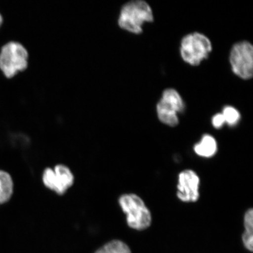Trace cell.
Returning <instances> with one entry per match:
<instances>
[{"label": "cell", "mask_w": 253, "mask_h": 253, "mask_svg": "<svg viewBox=\"0 0 253 253\" xmlns=\"http://www.w3.org/2000/svg\"><path fill=\"white\" fill-rule=\"evenodd\" d=\"M153 21V12L149 4L142 0H135L123 6L118 24L122 29L138 34L142 33L144 23Z\"/></svg>", "instance_id": "6da1fadb"}, {"label": "cell", "mask_w": 253, "mask_h": 253, "mask_svg": "<svg viewBox=\"0 0 253 253\" xmlns=\"http://www.w3.org/2000/svg\"><path fill=\"white\" fill-rule=\"evenodd\" d=\"M120 207L126 215V222L131 228L142 230L151 223V214L144 202L137 195L125 194L119 200Z\"/></svg>", "instance_id": "7a4b0ae2"}, {"label": "cell", "mask_w": 253, "mask_h": 253, "mask_svg": "<svg viewBox=\"0 0 253 253\" xmlns=\"http://www.w3.org/2000/svg\"><path fill=\"white\" fill-rule=\"evenodd\" d=\"M28 53L20 43L9 42L2 47L0 53V69L7 78L28 67Z\"/></svg>", "instance_id": "3957f363"}, {"label": "cell", "mask_w": 253, "mask_h": 253, "mask_svg": "<svg viewBox=\"0 0 253 253\" xmlns=\"http://www.w3.org/2000/svg\"><path fill=\"white\" fill-rule=\"evenodd\" d=\"M211 49L210 39L204 34L195 33L183 38L180 51L183 61L192 66H198L208 58Z\"/></svg>", "instance_id": "277c9868"}, {"label": "cell", "mask_w": 253, "mask_h": 253, "mask_svg": "<svg viewBox=\"0 0 253 253\" xmlns=\"http://www.w3.org/2000/svg\"><path fill=\"white\" fill-rule=\"evenodd\" d=\"M185 109L184 103L178 91L173 88L164 91L162 98L157 106L158 119L166 125L175 126L178 125V113Z\"/></svg>", "instance_id": "5b68a950"}, {"label": "cell", "mask_w": 253, "mask_h": 253, "mask_svg": "<svg viewBox=\"0 0 253 253\" xmlns=\"http://www.w3.org/2000/svg\"><path fill=\"white\" fill-rule=\"evenodd\" d=\"M232 71L239 77L249 80L253 75V47L248 41L237 42L230 54Z\"/></svg>", "instance_id": "8992f818"}, {"label": "cell", "mask_w": 253, "mask_h": 253, "mask_svg": "<svg viewBox=\"0 0 253 253\" xmlns=\"http://www.w3.org/2000/svg\"><path fill=\"white\" fill-rule=\"evenodd\" d=\"M42 181L46 187L63 195L74 184V176L68 167L59 164L54 169H46L43 173Z\"/></svg>", "instance_id": "52a82bcc"}, {"label": "cell", "mask_w": 253, "mask_h": 253, "mask_svg": "<svg viewBox=\"0 0 253 253\" xmlns=\"http://www.w3.org/2000/svg\"><path fill=\"white\" fill-rule=\"evenodd\" d=\"M200 179L194 170H183L179 173L177 197L182 202H195L199 198Z\"/></svg>", "instance_id": "ba28073f"}, {"label": "cell", "mask_w": 253, "mask_h": 253, "mask_svg": "<svg viewBox=\"0 0 253 253\" xmlns=\"http://www.w3.org/2000/svg\"><path fill=\"white\" fill-rule=\"evenodd\" d=\"M217 150V142L212 136L205 134L199 143L194 147V151L198 156L211 158L214 156Z\"/></svg>", "instance_id": "9c48e42d"}, {"label": "cell", "mask_w": 253, "mask_h": 253, "mask_svg": "<svg viewBox=\"0 0 253 253\" xmlns=\"http://www.w3.org/2000/svg\"><path fill=\"white\" fill-rule=\"evenodd\" d=\"M14 192V182L7 171L0 169V205L7 203Z\"/></svg>", "instance_id": "30bf717a"}, {"label": "cell", "mask_w": 253, "mask_h": 253, "mask_svg": "<svg viewBox=\"0 0 253 253\" xmlns=\"http://www.w3.org/2000/svg\"><path fill=\"white\" fill-rule=\"evenodd\" d=\"M94 253H131V252L125 243L121 240H114L101 247Z\"/></svg>", "instance_id": "8fae6325"}, {"label": "cell", "mask_w": 253, "mask_h": 253, "mask_svg": "<svg viewBox=\"0 0 253 253\" xmlns=\"http://www.w3.org/2000/svg\"><path fill=\"white\" fill-rule=\"evenodd\" d=\"M222 115L225 123L230 126H235L240 121V115L239 111L232 106L224 107Z\"/></svg>", "instance_id": "7c38bea8"}, {"label": "cell", "mask_w": 253, "mask_h": 253, "mask_svg": "<svg viewBox=\"0 0 253 253\" xmlns=\"http://www.w3.org/2000/svg\"><path fill=\"white\" fill-rule=\"evenodd\" d=\"M245 232L243 235V237L247 239L253 238V211L249 210L247 211L245 216L244 220Z\"/></svg>", "instance_id": "4fadbf2b"}, {"label": "cell", "mask_w": 253, "mask_h": 253, "mask_svg": "<svg viewBox=\"0 0 253 253\" xmlns=\"http://www.w3.org/2000/svg\"><path fill=\"white\" fill-rule=\"evenodd\" d=\"M211 123L215 128L219 129L222 127L224 123H226L222 114L218 113L214 115L211 119Z\"/></svg>", "instance_id": "5bb4252c"}, {"label": "cell", "mask_w": 253, "mask_h": 253, "mask_svg": "<svg viewBox=\"0 0 253 253\" xmlns=\"http://www.w3.org/2000/svg\"><path fill=\"white\" fill-rule=\"evenodd\" d=\"M2 23V17L1 14H0V25H1Z\"/></svg>", "instance_id": "9a60e30c"}]
</instances>
